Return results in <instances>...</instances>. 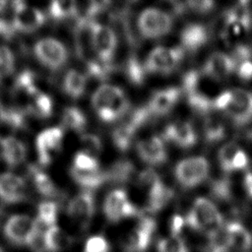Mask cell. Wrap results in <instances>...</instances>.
<instances>
[{
	"label": "cell",
	"instance_id": "cell-1",
	"mask_svg": "<svg viewBox=\"0 0 252 252\" xmlns=\"http://www.w3.org/2000/svg\"><path fill=\"white\" fill-rule=\"evenodd\" d=\"M92 106L101 121L112 123L128 114L130 101L122 89L103 84L94 92Z\"/></svg>",
	"mask_w": 252,
	"mask_h": 252
},
{
	"label": "cell",
	"instance_id": "cell-2",
	"mask_svg": "<svg viewBox=\"0 0 252 252\" xmlns=\"http://www.w3.org/2000/svg\"><path fill=\"white\" fill-rule=\"evenodd\" d=\"M185 222L190 228L215 237L223 226V218L213 201L199 197L187 213Z\"/></svg>",
	"mask_w": 252,
	"mask_h": 252
},
{
	"label": "cell",
	"instance_id": "cell-3",
	"mask_svg": "<svg viewBox=\"0 0 252 252\" xmlns=\"http://www.w3.org/2000/svg\"><path fill=\"white\" fill-rule=\"evenodd\" d=\"M42 228L35 218L26 214L11 215L3 224V234L12 244L31 247Z\"/></svg>",
	"mask_w": 252,
	"mask_h": 252
},
{
	"label": "cell",
	"instance_id": "cell-4",
	"mask_svg": "<svg viewBox=\"0 0 252 252\" xmlns=\"http://www.w3.org/2000/svg\"><path fill=\"white\" fill-rule=\"evenodd\" d=\"M172 28V16L160 8H146L139 14L137 19L138 32L147 39H157L165 36Z\"/></svg>",
	"mask_w": 252,
	"mask_h": 252
},
{
	"label": "cell",
	"instance_id": "cell-5",
	"mask_svg": "<svg viewBox=\"0 0 252 252\" xmlns=\"http://www.w3.org/2000/svg\"><path fill=\"white\" fill-rule=\"evenodd\" d=\"M35 59L46 69L58 71L68 62L69 52L66 45L52 36H44L37 39L33 46Z\"/></svg>",
	"mask_w": 252,
	"mask_h": 252
},
{
	"label": "cell",
	"instance_id": "cell-6",
	"mask_svg": "<svg viewBox=\"0 0 252 252\" xmlns=\"http://www.w3.org/2000/svg\"><path fill=\"white\" fill-rule=\"evenodd\" d=\"M209 172L210 163L201 156L184 158L173 169L175 180L184 189H192L202 184L208 178Z\"/></svg>",
	"mask_w": 252,
	"mask_h": 252
},
{
	"label": "cell",
	"instance_id": "cell-7",
	"mask_svg": "<svg viewBox=\"0 0 252 252\" xmlns=\"http://www.w3.org/2000/svg\"><path fill=\"white\" fill-rule=\"evenodd\" d=\"M184 52L181 46H157L148 54L144 62L145 68L148 73L169 74L178 67Z\"/></svg>",
	"mask_w": 252,
	"mask_h": 252
},
{
	"label": "cell",
	"instance_id": "cell-8",
	"mask_svg": "<svg viewBox=\"0 0 252 252\" xmlns=\"http://www.w3.org/2000/svg\"><path fill=\"white\" fill-rule=\"evenodd\" d=\"M91 40L95 58L102 62L112 63L117 48V35L113 29L94 21L91 26Z\"/></svg>",
	"mask_w": 252,
	"mask_h": 252
},
{
	"label": "cell",
	"instance_id": "cell-9",
	"mask_svg": "<svg viewBox=\"0 0 252 252\" xmlns=\"http://www.w3.org/2000/svg\"><path fill=\"white\" fill-rule=\"evenodd\" d=\"M102 210L106 220L111 222L134 217L138 213L136 206L129 200L126 191L123 189L110 191L104 199Z\"/></svg>",
	"mask_w": 252,
	"mask_h": 252
},
{
	"label": "cell",
	"instance_id": "cell-10",
	"mask_svg": "<svg viewBox=\"0 0 252 252\" xmlns=\"http://www.w3.org/2000/svg\"><path fill=\"white\" fill-rule=\"evenodd\" d=\"M235 126L241 127L252 122V92L245 89L231 90V98L222 111Z\"/></svg>",
	"mask_w": 252,
	"mask_h": 252
},
{
	"label": "cell",
	"instance_id": "cell-11",
	"mask_svg": "<svg viewBox=\"0 0 252 252\" xmlns=\"http://www.w3.org/2000/svg\"><path fill=\"white\" fill-rule=\"evenodd\" d=\"M64 132L61 127L53 126L40 131L35 138V149L40 165H48L60 150Z\"/></svg>",
	"mask_w": 252,
	"mask_h": 252
},
{
	"label": "cell",
	"instance_id": "cell-12",
	"mask_svg": "<svg viewBox=\"0 0 252 252\" xmlns=\"http://www.w3.org/2000/svg\"><path fill=\"white\" fill-rule=\"evenodd\" d=\"M94 195L93 191L88 190H84L73 197L67 207L69 217L82 226L89 224L94 215Z\"/></svg>",
	"mask_w": 252,
	"mask_h": 252
},
{
	"label": "cell",
	"instance_id": "cell-13",
	"mask_svg": "<svg viewBox=\"0 0 252 252\" xmlns=\"http://www.w3.org/2000/svg\"><path fill=\"white\" fill-rule=\"evenodd\" d=\"M46 21L45 14L38 8L21 2L17 8L13 23L17 32H32L41 28Z\"/></svg>",
	"mask_w": 252,
	"mask_h": 252
},
{
	"label": "cell",
	"instance_id": "cell-14",
	"mask_svg": "<svg viewBox=\"0 0 252 252\" xmlns=\"http://www.w3.org/2000/svg\"><path fill=\"white\" fill-rule=\"evenodd\" d=\"M137 154L148 165H161L167 159L164 141L159 136H151L138 142Z\"/></svg>",
	"mask_w": 252,
	"mask_h": 252
},
{
	"label": "cell",
	"instance_id": "cell-15",
	"mask_svg": "<svg viewBox=\"0 0 252 252\" xmlns=\"http://www.w3.org/2000/svg\"><path fill=\"white\" fill-rule=\"evenodd\" d=\"M27 186L20 175L6 171L0 173V201L5 204H17L26 197Z\"/></svg>",
	"mask_w": 252,
	"mask_h": 252
},
{
	"label": "cell",
	"instance_id": "cell-16",
	"mask_svg": "<svg viewBox=\"0 0 252 252\" xmlns=\"http://www.w3.org/2000/svg\"><path fill=\"white\" fill-rule=\"evenodd\" d=\"M163 141H168L181 149H190L197 143V133L188 121H178L166 125L162 132Z\"/></svg>",
	"mask_w": 252,
	"mask_h": 252
},
{
	"label": "cell",
	"instance_id": "cell-17",
	"mask_svg": "<svg viewBox=\"0 0 252 252\" xmlns=\"http://www.w3.org/2000/svg\"><path fill=\"white\" fill-rule=\"evenodd\" d=\"M235 69L236 63L230 54L217 51L208 57L201 72L213 80H223Z\"/></svg>",
	"mask_w": 252,
	"mask_h": 252
},
{
	"label": "cell",
	"instance_id": "cell-18",
	"mask_svg": "<svg viewBox=\"0 0 252 252\" xmlns=\"http://www.w3.org/2000/svg\"><path fill=\"white\" fill-rule=\"evenodd\" d=\"M224 246L230 252H248L252 248V234L242 223L231 221L224 226Z\"/></svg>",
	"mask_w": 252,
	"mask_h": 252
},
{
	"label": "cell",
	"instance_id": "cell-19",
	"mask_svg": "<svg viewBox=\"0 0 252 252\" xmlns=\"http://www.w3.org/2000/svg\"><path fill=\"white\" fill-rule=\"evenodd\" d=\"M180 95L181 90L179 88H165L154 93L147 105L153 116L165 115L175 106Z\"/></svg>",
	"mask_w": 252,
	"mask_h": 252
},
{
	"label": "cell",
	"instance_id": "cell-20",
	"mask_svg": "<svg viewBox=\"0 0 252 252\" xmlns=\"http://www.w3.org/2000/svg\"><path fill=\"white\" fill-rule=\"evenodd\" d=\"M209 40V30L205 25L191 23L180 32L181 47L184 51L193 53L202 48Z\"/></svg>",
	"mask_w": 252,
	"mask_h": 252
},
{
	"label": "cell",
	"instance_id": "cell-21",
	"mask_svg": "<svg viewBox=\"0 0 252 252\" xmlns=\"http://www.w3.org/2000/svg\"><path fill=\"white\" fill-rule=\"evenodd\" d=\"M0 154L4 162L11 167L22 164L27 158V147L15 136H5L0 139Z\"/></svg>",
	"mask_w": 252,
	"mask_h": 252
},
{
	"label": "cell",
	"instance_id": "cell-22",
	"mask_svg": "<svg viewBox=\"0 0 252 252\" xmlns=\"http://www.w3.org/2000/svg\"><path fill=\"white\" fill-rule=\"evenodd\" d=\"M156 221L150 218H143L136 225L130 237V249L135 252H144L152 243L156 231Z\"/></svg>",
	"mask_w": 252,
	"mask_h": 252
},
{
	"label": "cell",
	"instance_id": "cell-23",
	"mask_svg": "<svg viewBox=\"0 0 252 252\" xmlns=\"http://www.w3.org/2000/svg\"><path fill=\"white\" fill-rule=\"evenodd\" d=\"M174 192L166 186L160 179L148 188L147 206L151 213L161 211L172 199Z\"/></svg>",
	"mask_w": 252,
	"mask_h": 252
},
{
	"label": "cell",
	"instance_id": "cell-24",
	"mask_svg": "<svg viewBox=\"0 0 252 252\" xmlns=\"http://www.w3.org/2000/svg\"><path fill=\"white\" fill-rule=\"evenodd\" d=\"M70 175L80 187L88 191L96 189L107 181L106 172L101 169L86 171L71 167Z\"/></svg>",
	"mask_w": 252,
	"mask_h": 252
},
{
	"label": "cell",
	"instance_id": "cell-25",
	"mask_svg": "<svg viewBox=\"0 0 252 252\" xmlns=\"http://www.w3.org/2000/svg\"><path fill=\"white\" fill-rule=\"evenodd\" d=\"M203 134L207 144L213 145L223 140L226 134V127L223 119L213 112L206 115L203 123Z\"/></svg>",
	"mask_w": 252,
	"mask_h": 252
},
{
	"label": "cell",
	"instance_id": "cell-26",
	"mask_svg": "<svg viewBox=\"0 0 252 252\" xmlns=\"http://www.w3.org/2000/svg\"><path fill=\"white\" fill-rule=\"evenodd\" d=\"M87 89V77L76 69L66 72L62 80V90L71 98L77 99L83 96Z\"/></svg>",
	"mask_w": 252,
	"mask_h": 252
},
{
	"label": "cell",
	"instance_id": "cell-27",
	"mask_svg": "<svg viewBox=\"0 0 252 252\" xmlns=\"http://www.w3.org/2000/svg\"><path fill=\"white\" fill-rule=\"evenodd\" d=\"M43 240L46 252H61L72 243L71 236L57 224L44 230Z\"/></svg>",
	"mask_w": 252,
	"mask_h": 252
},
{
	"label": "cell",
	"instance_id": "cell-28",
	"mask_svg": "<svg viewBox=\"0 0 252 252\" xmlns=\"http://www.w3.org/2000/svg\"><path fill=\"white\" fill-rule=\"evenodd\" d=\"M107 181L114 183H126L134 177L137 178V172L134 164L128 159H119L114 162L108 170H105Z\"/></svg>",
	"mask_w": 252,
	"mask_h": 252
},
{
	"label": "cell",
	"instance_id": "cell-29",
	"mask_svg": "<svg viewBox=\"0 0 252 252\" xmlns=\"http://www.w3.org/2000/svg\"><path fill=\"white\" fill-rule=\"evenodd\" d=\"M137 131L138 129L127 120L118 125L112 132V141L117 150L121 152L127 151L130 148Z\"/></svg>",
	"mask_w": 252,
	"mask_h": 252
},
{
	"label": "cell",
	"instance_id": "cell-30",
	"mask_svg": "<svg viewBox=\"0 0 252 252\" xmlns=\"http://www.w3.org/2000/svg\"><path fill=\"white\" fill-rule=\"evenodd\" d=\"M28 111L41 119L50 117L53 111L52 98L47 94L38 92L32 97V102L28 106Z\"/></svg>",
	"mask_w": 252,
	"mask_h": 252
},
{
	"label": "cell",
	"instance_id": "cell-31",
	"mask_svg": "<svg viewBox=\"0 0 252 252\" xmlns=\"http://www.w3.org/2000/svg\"><path fill=\"white\" fill-rule=\"evenodd\" d=\"M147 70L145 64L142 63L135 55H131L124 65V74L127 80L134 86H141L144 84Z\"/></svg>",
	"mask_w": 252,
	"mask_h": 252
},
{
	"label": "cell",
	"instance_id": "cell-32",
	"mask_svg": "<svg viewBox=\"0 0 252 252\" xmlns=\"http://www.w3.org/2000/svg\"><path fill=\"white\" fill-rule=\"evenodd\" d=\"M61 120L64 127L76 132L84 131L87 125L86 115L80 108L76 106L66 107L62 112Z\"/></svg>",
	"mask_w": 252,
	"mask_h": 252
},
{
	"label": "cell",
	"instance_id": "cell-33",
	"mask_svg": "<svg viewBox=\"0 0 252 252\" xmlns=\"http://www.w3.org/2000/svg\"><path fill=\"white\" fill-rule=\"evenodd\" d=\"M48 14L55 21L74 18L77 15V2L53 1L49 4Z\"/></svg>",
	"mask_w": 252,
	"mask_h": 252
},
{
	"label": "cell",
	"instance_id": "cell-34",
	"mask_svg": "<svg viewBox=\"0 0 252 252\" xmlns=\"http://www.w3.org/2000/svg\"><path fill=\"white\" fill-rule=\"evenodd\" d=\"M58 216L57 204L53 201L45 200L38 204L37 206V216L36 220L39 224L45 227H50L56 225Z\"/></svg>",
	"mask_w": 252,
	"mask_h": 252
},
{
	"label": "cell",
	"instance_id": "cell-35",
	"mask_svg": "<svg viewBox=\"0 0 252 252\" xmlns=\"http://www.w3.org/2000/svg\"><path fill=\"white\" fill-rule=\"evenodd\" d=\"M35 81L36 78L34 73L29 69H26L19 73L15 80L14 87L18 92H22L26 95L32 97L39 92L35 85Z\"/></svg>",
	"mask_w": 252,
	"mask_h": 252
},
{
	"label": "cell",
	"instance_id": "cell-36",
	"mask_svg": "<svg viewBox=\"0 0 252 252\" xmlns=\"http://www.w3.org/2000/svg\"><path fill=\"white\" fill-rule=\"evenodd\" d=\"M187 102L190 108L199 114H209L214 109L213 99L199 90L187 94Z\"/></svg>",
	"mask_w": 252,
	"mask_h": 252
},
{
	"label": "cell",
	"instance_id": "cell-37",
	"mask_svg": "<svg viewBox=\"0 0 252 252\" xmlns=\"http://www.w3.org/2000/svg\"><path fill=\"white\" fill-rule=\"evenodd\" d=\"M33 185L36 191L43 197L50 198L56 195L57 189L50 178L49 175H47L45 172L40 170H35L33 172Z\"/></svg>",
	"mask_w": 252,
	"mask_h": 252
},
{
	"label": "cell",
	"instance_id": "cell-38",
	"mask_svg": "<svg viewBox=\"0 0 252 252\" xmlns=\"http://www.w3.org/2000/svg\"><path fill=\"white\" fill-rule=\"evenodd\" d=\"M158 252H189L185 240L180 235L170 234L161 238L157 244Z\"/></svg>",
	"mask_w": 252,
	"mask_h": 252
},
{
	"label": "cell",
	"instance_id": "cell-39",
	"mask_svg": "<svg viewBox=\"0 0 252 252\" xmlns=\"http://www.w3.org/2000/svg\"><path fill=\"white\" fill-rule=\"evenodd\" d=\"M86 65H87V71L89 76L98 80L107 79L114 71L113 63L102 62L95 57L88 61Z\"/></svg>",
	"mask_w": 252,
	"mask_h": 252
},
{
	"label": "cell",
	"instance_id": "cell-40",
	"mask_svg": "<svg viewBox=\"0 0 252 252\" xmlns=\"http://www.w3.org/2000/svg\"><path fill=\"white\" fill-rule=\"evenodd\" d=\"M210 192L212 196L221 202L231 198V183L226 176L217 178L211 182Z\"/></svg>",
	"mask_w": 252,
	"mask_h": 252
},
{
	"label": "cell",
	"instance_id": "cell-41",
	"mask_svg": "<svg viewBox=\"0 0 252 252\" xmlns=\"http://www.w3.org/2000/svg\"><path fill=\"white\" fill-rule=\"evenodd\" d=\"M240 148L238 147L237 144L230 142L227 143L225 145H223L218 154V160H219V164L220 169L224 172V173H230L231 171V161L233 159V157L235 156V154L237 153V151Z\"/></svg>",
	"mask_w": 252,
	"mask_h": 252
},
{
	"label": "cell",
	"instance_id": "cell-42",
	"mask_svg": "<svg viewBox=\"0 0 252 252\" xmlns=\"http://www.w3.org/2000/svg\"><path fill=\"white\" fill-rule=\"evenodd\" d=\"M14 52L6 45H0V79L10 76L15 70Z\"/></svg>",
	"mask_w": 252,
	"mask_h": 252
},
{
	"label": "cell",
	"instance_id": "cell-43",
	"mask_svg": "<svg viewBox=\"0 0 252 252\" xmlns=\"http://www.w3.org/2000/svg\"><path fill=\"white\" fill-rule=\"evenodd\" d=\"M72 167L79 170H86V171L100 169L98 160L94 156L87 154L83 151L78 152L74 156Z\"/></svg>",
	"mask_w": 252,
	"mask_h": 252
},
{
	"label": "cell",
	"instance_id": "cell-44",
	"mask_svg": "<svg viewBox=\"0 0 252 252\" xmlns=\"http://www.w3.org/2000/svg\"><path fill=\"white\" fill-rule=\"evenodd\" d=\"M26 121V111L18 107L6 108L3 122L8 124L13 128H21L25 125Z\"/></svg>",
	"mask_w": 252,
	"mask_h": 252
},
{
	"label": "cell",
	"instance_id": "cell-45",
	"mask_svg": "<svg viewBox=\"0 0 252 252\" xmlns=\"http://www.w3.org/2000/svg\"><path fill=\"white\" fill-rule=\"evenodd\" d=\"M110 246L107 239L102 235H92L89 237L84 246V252H109Z\"/></svg>",
	"mask_w": 252,
	"mask_h": 252
},
{
	"label": "cell",
	"instance_id": "cell-46",
	"mask_svg": "<svg viewBox=\"0 0 252 252\" xmlns=\"http://www.w3.org/2000/svg\"><path fill=\"white\" fill-rule=\"evenodd\" d=\"M81 143L83 145L82 151L92 156L93 154H98L102 149L100 139L94 134H83L81 137Z\"/></svg>",
	"mask_w": 252,
	"mask_h": 252
},
{
	"label": "cell",
	"instance_id": "cell-47",
	"mask_svg": "<svg viewBox=\"0 0 252 252\" xmlns=\"http://www.w3.org/2000/svg\"><path fill=\"white\" fill-rule=\"evenodd\" d=\"M200 82V72L197 70H189L182 78V90L185 94L192 93L198 90Z\"/></svg>",
	"mask_w": 252,
	"mask_h": 252
},
{
	"label": "cell",
	"instance_id": "cell-48",
	"mask_svg": "<svg viewBox=\"0 0 252 252\" xmlns=\"http://www.w3.org/2000/svg\"><path fill=\"white\" fill-rule=\"evenodd\" d=\"M249 163V158L246 153L239 149L235 156L233 157V159L231 161V171H236V170H242L247 167Z\"/></svg>",
	"mask_w": 252,
	"mask_h": 252
},
{
	"label": "cell",
	"instance_id": "cell-49",
	"mask_svg": "<svg viewBox=\"0 0 252 252\" xmlns=\"http://www.w3.org/2000/svg\"><path fill=\"white\" fill-rule=\"evenodd\" d=\"M187 9L200 14H205L213 10L215 3L213 1H188L185 3Z\"/></svg>",
	"mask_w": 252,
	"mask_h": 252
},
{
	"label": "cell",
	"instance_id": "cell-50",
	"mask_svg": "<svg viewBox=\"0 0 252 252\" xmlns=\"http://www.w3.org/2000/svg\"><path fill=\"white\" fill-rule=\"evenodd\" d=\"M235 72L242 81H250L252 79V61L245 60L236 65Z\"/></svg>",
	"mask_w": 252,
	"mask_h": 252
},
{
	"label": "cell",
	"instance_id": "cell-51",
	"mask_svg": "<svg viewBox=\"0 0 252 252\" xmlns=\"http://www.w3.org/2000/svg\"><path fill=\"white\" fill-rule=\"evenodd\" d=\"M16 28L13 23V19H6L3 16L0 17V35L4 38H11L15 32Z\"/></svg>",
	"mask_w": 252,
	"mask_h": 252
},
{
	"label": "cell",
	"instance_id": "cell-52",
	"mask_svg": "<svg viewBox=\"0 0 252 252\" xmlns=\"http://www.w3.org/2000/svg\"><path fill=\"white\" fill-rule=\"evenodd\" d=\"M230 98H231V91H224L220 93V94L217 95V97L213 99L214 109L219 111H223L228 105Z\"/></svg>",
	"mask_w": 252,
	"mask_h": 252
},
{
	"label": "cell",
	"instance_id": "cell-53",
	"mask_svg": "<svg viewBox=\"0 0 252 252\" xmlns=\"http://www.w3.org/2000/svg\"><path fill=\"white\" fill-rule=\"evenodd\" d=\"M186 224L185 222V218L181 217L179 215H174L171 220H170V230L171 234L174 235H180L179 233L181 232L182 228Z\"/></svg>",
	"mask_w": 252,
	"mask_h": 252
},
{
	"label": "cell",
	"instance_id": "cell-54",
	"mask_svg": "<svg viewBox=\"0 0 252 252\" xmlns=\"http://www.w3.org/2000/svg\"><path fill=\"white\" fill-rule=\"evenodd\" d=\"M243 185L248 197L252 199V172H247L244 175Z\"/></svg>",
	"mask_w": 252,
	"mask_h": 252
},
{
	"label": "cell",
	"instance_id": "cell-55",
	"mask_svg": "<svg viewBox=\"0 0 252 252\" xmlns=\"http://www.w3.org/2000/svg\"><path fill=\"white\" fill-rule=\"evenodd\" d=\"M5 107L3 106L2 102L0 101V123L3 122V117H4V113H5Z\"/></svg>",
	"mask_w": 252,
	"mask_h": 252
},
{
	"label": "cell",
	"instance_id": "cell-56",
	"mask_svg": "<svg viewBox=\"0 0 252 252\" xmlns=\"http://www.w3.org/2000/svg\"><path fill=\"white\" fill-rule=\"evenodd\" d=\"M0 252H4V251H3V248H2L1 246H0Z\"/></svg>",
	"mask_w": 252,
	"mask_h": 252
},
{
	"label": "cell",
	"instance_id": "cell-57",
	"mask_svg": "<svg viewBox=\"0 0 252 252\" xmlns=\"http://www.w3.org/2000/svg\"><path fill=\"white\" fill-rule=\"evenodd\" d=\"M0 17H1V16H0Z\"/></svg>",
	"mask_w": 252,
	"mask_h": 252
}]
</instances>
